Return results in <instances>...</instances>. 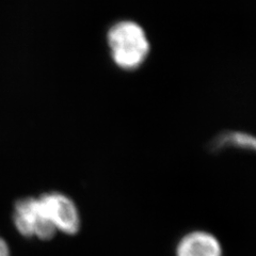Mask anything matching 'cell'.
I'll use <instances>...</instances> for the list:
<instances>
[{
    "label": "cell",
    "mask_w": 256,
    "mask_h": 256,
    "mask_svg": "<svg viewBox=\"0 0 256 256\" xmlns=\"http://www.w3.org/2000/svg\"><path fill=\"white\" fill-rule=\"evenodd\" d=\"M0 256H10L9 246L2 239H0Z\"/></svg>",
    "instance_id": "cell-6"
},
{
    "label": "cell",
    "mask_w": 256,
    "mask_h": 256,
    "mask_svg": "<svg viewBox=\"0 0 256 256\" xmlns=\"http://www.w3.org/2000/svg\"><path fill=\"white\" fill-rule=\"evenodd\" d=\"M14 224L25 237L36 236L42 240L52 239L57 230L44 214L38 198H25L18 201L14 210Z\"/></svg>",
    "instance_id": "cell-2"
},
{
    "label": "cell",
    "mask_w": 256,
    "mask_h": 256,
    "mask_svg": "<svg viewBox=\"0 0 256 256\" xmlns=\"http://www.w3.org/2000/svg\"><path fill=\"white\" fill-rule=\"evenodd\" d=\"M46 217L56 230L66 235H75L82 226L77 205L70 196L60 192H50L38 198Z\"/></svg>",
    "instance_id": "cell-3"
},
{
    "label": "cell",
    "mask_w": 256,
    "mask_h": 256,
    "mask_svg": "<svg viewBox=\"0 0 256 256\" xmlns=\"http://www.w3.org/2000/svg\"><path fill=\"white\" fill-rule=\"evenodd\" d=\"M106 42L111 61L125 72L142 68L150 54V41L146 29L132 20H118L111 24Z\"/></svg>",
    "instance_id": "cell-1"
},
{
    "label": "cell",
    "mask_w": 256,
    "mask_h": 256,
    "mask_svg": "<svg viewBox=\"0 0 256 256\" xmlns=\"http://www.w3.org/2000/svg\"><path fill=\"white\" fill-rule=\"evenodd\" d=\"M175 256H223V248L214 234L196 230L178 240L175 246Z\"/></svg>",
    "instance_id": "cell-4"
},
{
    "label": "cell",
    "mask_w": 256,
    "mask_h": 256,
    "mask_svg": "<svg viewBox=\"0 0 256 256\" xmlns=\"http://www.w3.org/2000/svg\"><path fill=\"white\" fill-rule=\"evenodd\" d=\"M214 150H242L256 154V134L242 130H226L219 134L212 143Z\"/></svg>",
    "instance_id": "cell-5"
}]
</instances>
